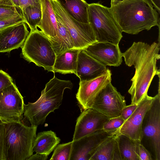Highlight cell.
I'll return each instance as SVG.
<instances>
[{
    "label": "cell",
    "instance_id": "1",
    "mask_svg": "<svg viewBox=\"0 0 160 160\" xmlns=\"http://www.w3.org/2000/svg\"><path fill=\"white\" fill-rule=\"evenodd\" d=\"M159 42L151 45L141 42H134L122 53L126 64L133 65L135 71L128 92L131 95L132 104L138 105L145 97L151 82L156 75L160 77V70L157 66L160 58Z\"/></svg>",
    "mask_w": 160,
    "mask_h": 160
},
{
    "label": "cell",
    "instance_id": "2",
    "mask_svg": "<svg viewBox=\"0 0 160 160\" xmlns=\"http://www.w3.org/2000/svg\"><path fill=\"white\" fill-rule=\"evenodd\" d=\"M109 8L122 32L137 34L160 25L158 13L149 0H122Z\"/></svg>",
    "mask_w": 160,
    "mask_h": 160
},
{
    "label": "cell",
    "instance_id": "3",
    "mask_svg": "<svg viewBox=\"0 0 160 160\" xmlns=\"http://www.w3.org/2000/svg\"><path fill=\"white\" fill-rule=\"evenodd\" d=\"M72 87L70 81L59 79L54 74L35 102L24 104V117L31 125L38 126L42 124L48 115L58 109L62 104L65 89H71Z\"/></svg>",
    "mask_w": 160,
    "mask_h": 160
},
{
    "label": "cell",
    "instance_id": "4",
    "mask_svg": "<svg viewBox=\"0 0 160 160\" xmlns=\"http://www.w3.org/2000/svg\"><path fill=\"white\" fill-rule=\"evenodd\" d=\"M6 160H27L33 154L32 147L38 126L22 121L3 123Z\"/></svg>",
    "mask_w": 160,
    "mask_h": 160
},
{
    "label": "cell",
    "instance_id": "5",
    "mask_svg": "<svg viewBox=\"0 0 160 160\" xmlns=\"http://www.w3.org/2000/svg\"><path fill=\"white\" fill-rule=\"evenodd\" d=\"M21 48L25 60L53 72L56 56L49 38L41 30L31 31Z\"/></svg>",
    "mask_w": 160,
    "mask_h": 160
},
{
    "label": "cell",
    "instance_id": "6",
    "mask_svg": "<svg viewBox=\"0 0 160 160\" xmlns=\"http://www.w3.org/2000/svg\"><path fill=\"white\" fill-rule=\"evenodd\" d=\"M89 22L97 42L118 44L122 37L109 8L99 3L89 4Z\"/></svg>",
    "mask_w": 160,
    "mask_h": 160
},
{
    "label": "cell",
    "instance_id": "7",
    "mask_svg": "<svg viewBox=\"0 0 160 160\" xmlns=\"http://www.w3.org/2000/svg\"><path fill=\"white\" fill-rule=\"evenodd\" d=\"M155 96L152 105L143 120L140 142L149 151L153 159L160 160L159 84L158 93Z\"/></svg>",
    "mask_w": 160,
    "mask_h": 160
},
{
    "label": "cell",
    "instance_id": "8",
    "mask_svg": "<svg viewBox=\"0 0 160 160\" xmlns=\"http://www.w3.org/2000/svg\"><path fill=\"white\" fill-rule=\"evenodd\" d=\"M56 15L68 29L72 38L74 48L84 49L97 42L90 23L79 22L71 17L62 7L59 0H50Z\"/></svg>",
    "mask_w": 160,
    "mask_h": 160
},
{
    "label": "cell",
    "instance_id": "9",
    "mask_svg": "<svg viewBox=\"0 0 160 160\" xmlns=\"http://www.w3.org/2000/svg\"><path fill=\"white\" fill-rule=\"evenodd\" d=\"M24 105L23 97L13 82L4 88L0 91V121H22Z\"/></svg>",
    "mask_w": 160,
    "mask_h": 160
},
{
    "label": "cell",
    "instance_id": "10",
    "mask_svg": "<svg viewBox=\"0 0 160 160\" xmlns=\"http://www.w3.org/2000/svg\"><path fill=\"white\" fill-rule=\"evenodd\" d=\"M126 102L124 97L110 82L97 96L91 108L112 118L120 116Z\"/></svg>",
    "mask_w": 160,
    "mask_h": 160
},
{
    "label": "cell",
    "instance_id": "11",
    "mask_svg": "<svg viewBox=\"0 0 160 160\" xmlns=\"http://www.w3.org/2000/svg\"><path fill=\"white\" fill-rule=\"evenodd\" d=\"M112 73L107 68L101 75L87 81H80L76 98L81 112L91 108L95 98L100 92L111 81Z\"/></svg>",
    "mask_w": 160,
    "mask_h": 160
},
{
    "label": "cell",
    "instance_id": "12",
    "mask_svg": "<svg viewBox=\"0 0 160 160\" xmlns=\"http://www.w3.org/2000/svg\"><path fill=\"white\" fill-rule=\"evenodd\" d=\"M118 131L107 132L101 130L72 141L70 160H90L92 153L104 141Z\"/></svg>",
    "mask_w": 160,
    "mask_h": 160
},
{
    "label": "cell",
    "instance_id": "13",
    "mask_svg": "<svg viewBox=\"0 0 160 160\" xmlns=\"http://www.w3.org/2000/svg\"><path fill=\"white\" fill-rule=\"evenodd\" d=\"M155 96L147 95L137 105L131 115L118 129L119 133L134 140L140 141L142 127L145 115L152 105Z\"/></svg>",
    "mask_w": 160,
    "mask_h": 160
},
{
    "label": "cell",
    "instance_id": "14",
    "mask_svg": "<svg viewBox=\"0 0 160 160\" xmlns=\"http://www.w3.org/2000/svg\"><path fill=\"white\" fill-rule=\"evenodd\" d=\"M109 119L92 108L83 110L77 119L72 141L102 130L105 123Z\"/></svg>",
    "mask_w": 160,
    "mask_h": 160
},
{
    "label": "cell",
    "instance_id": "15",
    "mask_svg": "<svg viewBox=\"0 0 160 160\" xmlns=\"http://www.w3.org/2000/svg\"><path fill=\"white\" fill-rule=\"evenodd\" d=\"M89 55L106 66L118 67L122 62V53L118 44L97 42L84 49Z\"/></svg>",
    "mask_w": 160,
    "mask_h": 160
},
{
    "label": "cell",
    "instance_id": "16",
    "mask_svg": "<svg viewBox=\"0 0 160 160\" xmlns=\"http://www.w3.org/2000/svg\"><path fill=\"white\" fill-rule=\"evenodd\" d=\"M29 32L24 22L0 30V52H9L21 48Z\"/></svg>",
    "mask_w": 160,
    "mask_h": 160
},
{
    "label": "cell",
    "instance_id": "17",
    "mask_svg": "<svg viewBox=\"0 0 160 160\" xmlns=\"http://www.w3.org/2000/svg\"><path fill=\"white\" fill-rule=\"evenodd\" d=\"M106 66L81 49L78 57L76 75L80 81H87L96 78L107 70Z\"/></svg>",
    "mask_w": 160,
    "mask_h": 160
},
{
    "label": "cell",
    "instance_id": "18",
    "mask_svg": "<svg viewBox=\"0 0 160 160\" xmlns=\"http://www.w3.org/2000/svg\"><path fill=\"white\" fill-rule=\"evenodd\" d=\"M42 18L37 28L48 38L56 36L58 25L50 0H41Z\"/></svg>",
    "mask_w": 160,
    "mask_h": 160
},
{
    "label": "cell",
    "instance_id": "19",
    "mask_svg": "<svg viewBox=\"0 0 160 160\" xmlns=\"http://www.w3.org/2000/svg\"><path fill=\"white\" fill-rule=\"evenodd\" d=\"M81 50L73 48L56 56L53 72L76 75L78 55Z\"/></svg>",
    "mask_w": 160,
    "mask_h": 160
},
{
    "label": "cell",
    "instance_id": "20",
    "mask_svg": "<svg viewBox=\"0 0 160 160\" xmlns=\"http://www.w3.org/2000/svg\"><path fill=\"white\" fill-rule=\"evenodd\" d=\"M55 133L51 130L38 133L33 141L32 150L41 154L48 156L60 141Z\"/></svg>",
    "mask_w": 160,
    "mask_h": 160
},
{
    "label": "cell",
    "instance_id": "21",
    "mask_svg": "<svg viewBox=\"0 0 160 160\" xmlns=\"http://www.w3.org/2000/svg\"><path fill=\"white\" fill-rule=\"evenodd\" d=\"M58 25V33L55 37L49 38L56 56L74 48L72 38L68 29L56 15Z\"/></svg>",
    "mask_w": 160,
    "mask_h": 160
},
{
    "label": "cell",
    "instance_id": "22",
    "mask_svg": "<svg viewBox=\"0 0 160 160\" xmlns=\"http://www.w3.org/2000/svg\"><path fill=\"white\" fill-rule=\"evenodd\" d=\"M67 12L76 20L84 23H89V4L84 0H59Z\"/></svg>",
    "mask_w": 160,
    "mask_h": 160
},
{
    "label": "cell",
    "instance_id": "23",
    "mask_svg": "<svg viewBox=\"0 0 160 160\" xmlns=\"http://www.w3.org/2000/svg\"><path fill=\"white\" fill-rule=\"evenodd\" d=\"M122 160H138L136 151L138 140H134L118 132L116 137Z\"/></svg>",
    "mask_w": 160,
    "mask_h": 160
},
{
    "label": "cell",
    "instance_id": "24",
    "mask_svg": "<svg viewBox=\"0 0 160 160\" xmlns=\"http://www.w3.org/2000/svg\"><path fill=\"white\" fill-rule=\"evenodd\" d=\"M118 132L102 142L95 150L90 160H112L115 139Z\"/></svg>",
    "mask_w": 160,
    "mask_h": 160
},
{
    "label": "cell",
    "instance_id": "25",
    "mask_svg": "<svg viewBox=\"0 0 160 160\" xmlns=\"http://www.w3.org/2000/svg\"><path fill=\"white\" fill-rule=\"evenodd\" d=\"M25 23L28 25L31 31L36 30L42 18L41 9L37 7L28 6L22 11Z\"/></svg>",
    "mask_w": 160,
    "mask_h": 160
},
{
    "label": "cell",
    "instance_id": "26",
    "mask_svg": "<svg viewBox=\"0 0 160 160\" xmlns=\"http://www.w3.org/2000/svg\"><path fill=\"white\" fill-rule=\"evenodd\" d=\"M72 141L58 144L54 149L50 160H70Z\"/></svg>",
    "mask_w": 160,
    "mask_h": 160
},
{
    "label": "cell",
    "instance_id": "27",
    "mask_svg": "<svg viewBox=\"0 0 160 160\" xmlns=\"http://www.w3.org/2000/svg\"><path fill=\"white\" fill-rule=\"evenodd\" d=\"M18 8L14 6L0 5V18L12 17L22 14V12L18 11Z\"/></svg>",
    "mask_w": 160,
    "mask_h": 160
},
{
    "label": "cell",
    "instance_id": "28",
    "mask_svg": "<svg viewBox=\"0 0 160 160\" xmlns=\"http://www.w3.org/2000/svg\"><path fill=\"white\" fill-rule=\"evenodd\" d=\"M124 121L120 116L110 118L104 124L102 130L107 132L116 131L120 128Z\"/></svg>",
    "mask_w": 160,
    "mask_h": 160
},
{
    "label": "cell",
    "instance_id": "29",
    "mask_svg": "<svg viewBox=\"0 0 160 160\" xmlns=\"http://www.w3.org/2000/svg\"><path fill=\"white\" fill-rule=\"evenodd\" d=\"M23 22H25L22 13L12 17L0 18V30Z\"/></svg>",
    "mask_w": 160,
    "mask_h": 160
},
{
    "label": "cell",
    "instance_id": "30",
    "mask_svg": "<svg viewBox=\"0 0 160 160\" xmlns=\"http://www.w3.org/2000/svg\"><path fill=\"white\" fill-rule=\"evenodd\" d=\"M136 151L138 160H152L151 155L146 148L138 140L136 147Z\"/></svg>",
    "mask_w": 160,
    "mask_h": 160
},
{
    "label": "cell",
    "instance_id": "31",
    "mask_svg": "<svg viewBox=\"0 0 160 160\" xmlns=\"http://www.w3.org/2000/svg\"><path fill=\"white\" fill-rule=\"evenodd\" d=\"M5 128L3 123H0V160H6L5 156Z\"/></svg>",
    "mask_w": 160,
    "mask_h": 160
},
{
    "label": "cell",
    "instance_id": "32",
    "mask_svg": "<svg viewBox=\"0 0 160 160\" xmlns=\"http://www.w3.org/2000/svg\"><path fill=\"white\" fill-rule=\"evenodd\" d=\"M12 82V77L8 73L0 69V91Z\"/></svg>",
    "mask_w": 160,
    "mask_h": 160
},
{
    "label": "cell",
    "instance_id": "33",
    "mask_svg": "<svg viewBox=\"0 0 160 160\" xmlns=\"http://www.w3.org/2000/svg\"><path fill=\"white\" fill-rule=\"evenodd\" d=\"M137 106V105L132 104L125 106L122 109L120 117L125 121L131 115Z\"/></svg>",
    "mask_w": 160,
    "mask_h": 160
},
{
    "label": "cell",
    "instance_id": "34",
    "mask_svg": "<svg viewBox=\"0 0 160 160\" xmlns=\"http://www.w3.org/2000/svg\"><path fill=\"white\" fill-rule=\"evenodd\" d=\"M30 6L41 9V0H20L19 8L21 11L26 7Z\"/></svg>",
    "mask_w": 160,
    "mask_h": 160
},
{
    "label": "cell",
    "instance_id": "35",
    "mask_svg": "<svg viewBox=\"0 0 160 160\" xmlns=\"http://www.w3.org/2000/svg\"><path fill=\"white\" fill-rule=\"evenodd\" d=\"M112 160H122L116 138L113 151Z\"/></svg>",
    "mask_w": 160,
    "mask_h": 160
},
{
    "label": "cell",
    "instance_id": "36",
    "mask_svg": "<svg viewBox=\"0 0 160 160\" xmlns=\"http://www.w3.org/2000/svg\"><path fill=\"white\" fill-rule=\"evenodd\" d=\"M48 158V156L36 153V154L31 155L27 160H46Z\"/></svg>",
    "mask_w": 160,
    "mask_h": 160
},
{
    "label": "cell",
    "instance_id": "37",
    "mask_svg": "<svg viewBox=\"0 0 160 160\" xmlns=\"http://www.w3.org/2000/svg\"><path fill=\"white\" fill-rule=\"evenodd\" d=\"M152 3L153 6L158 11L159 13L160 12V0H149Z\"/></svg>",
    "mask_w": 160,
    "mask_h": 160
},
{
    "label": "cell",
    "instance_id": "38",
    "mask_svg": "<svg viewBox=\"0 0 160 160\" xmlns=\"http://www.w3.org/2000/svg\"><path fill=\"white\" fill-rule=\"evenodd\" d=\"M1 4L8 5L14 6L11 0H0V5Z\"/></svg>",
    "mask_w": 160,
    "mask_h": 160
},
{
    "label": "cell",
    "instance_id": "39",
    "mask_svg": "<svg viewBox=\"0 0 160 160\" xmlns=\"http://www.w3.org/2000/svg\"><path fill=\"white\" fill-rule=\"evenodd\" d=\"M11 1L15 7L20 8V0H11Z\"/></svg>",
    "mask_w": 160,
    "mask_h": 160
},
{
    "label": "cell",
    "instance_id": "40",
    "mask_svg": "<svg viewBox=\"0 0 160 160\" xmlns=\"http://www.w3.org/2000/svg\"><path fill=\"white\" fill-rule=\"evenodd\" d=\"M122 0H111V5L114 4L118 1Z\"/></svg>",
    "mask_w": 160,
    "mask_h": 160
},
{
    "label": "cell",
    "instance_id": "41",
    "mask_svg": "<svg viewBox=\"0 0 160 160\" xmlns=\"http://www.w3.org/2000/svg\"><path fill=\"white\" fill-rule=\"evenodd\" d=\"M2 123V122L0 121V123Z\"/></svg>",
    "mask_w": 160,
    "mask_h": 160
}]
</instances>
